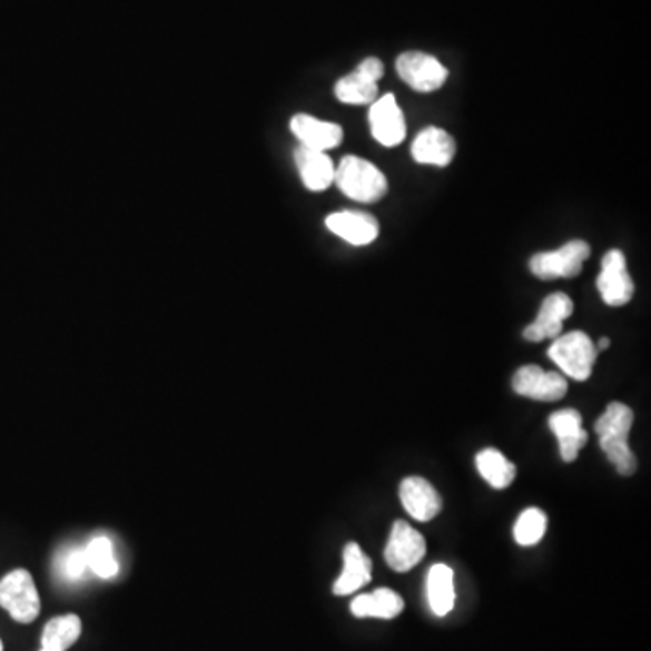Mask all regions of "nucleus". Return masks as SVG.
<instances>
[{
    "label": "nucleus",
    "mask_w": 651,
    "mask_h": 651,
    "mask_svg": "<svg viewBox=\"0 0 651 651\" xmlns=\"http://www.w3.org/2000/svg\"><path fill=\"white\" fill-rule=\"evenodd\" d=\"M396 72L416 92L438 91L448 77L445 66L422 51H405L396 58Z\"/></svg>",
    "instance_id": "obj_7"
},
{
    "label": "nucleus",
    "mask_w": 651,
    "mask_h": 651,
    "mask_svg": "<svg viewBox=\"0 0 651 651\" xmlns=\"http://www.w3.org/2000/svg\"><path fill=\"white\" fill-rule=\"evenodd\" d=\"M425 550L427 546H425L424 535L415 531L407 521L398 520L395 521L391 531L384 558L395 572H410L413 566L424 560Z\"/></svg>",
    "instance_id": "obj_8"
},
{
    "label": "nucleus",
    "mask_w": 651,
    "mask_h": 651,
    "mask_svg": "<svg viewBox=\"0 0 651 651\" xmlns=\"http://www.w3.org/2000/svg\"><path fill=\"white\" fill-rule=\"evenodd\" d=\"M384 72L386 69L378 58H366L355 71L335 83V97L349 106H372L378 98V80L384 77Z\"/></svg>",
    "instance_id": "obj_6"
},
{
    "label": "nucleus",
    "mask_w": 651,
    "mask_h": 651,
    "mask_svg": "<svg viewBox=\"0 0 651 651\" xmlns=\"http://www.w3.org/2000/svg\"><path fill=\"white\" fill-rule=\"evenodd\" d=\"M598 289L608 306H624L632 300L635 286L628 274L627 257L621 250L606 251L601 263Z\"/></svg>",
    "instance_id": "obj_9"
},
{
    "label": "nucleus",
    "mask_w": 651,
    "mask_h": 651,
    "mask_svg": "<svg viewBox=\"0 0 651 651\" xmlns=\"http://www.w3.org/2000/svg\"><path fill=\"white\" fill-rule=\"evenodd\" d=\"M372 135L384 147H395L405 138V118L393 95L376 98L369 109Z\"/></svg>",
    "instance_id": "obj_12"
},
{
    "label": "nucleus",
    "mask_w": 651,
    "mask_h": 651,
    "mask_svg": "<svg viewBox=\"0 0 651 651\" xmlns=\"http://www.w3.org/2000/svg\"><path fill=\"white\" fill-rule=\"evenodd\" d=\"M292 135L300 141L303 147L314 150L335 149L344 138L343 127L333 121L318 120L312 115H295L289 121Z\"/></svg>",
    "instance_id": "obj_14"
},
{
    "label": "nucleus",
    "mask_w": 651,
    "mask_h": 651,
    "mask_svg": "<svg viewBox=\"0 0 651 651\" xmlns=\"http://www.w3.org/2000/svg\"><path fill=\"white\" fill-rule=\"evenodd\" d=\"M574 314V303L566 294H552L541 303L540 312L531 326H526L523 337L531 343H541L545 338L560 337L563 323Z\"/></svg>",
    "instance_id": "obj_11"
},
{
    "label": "nucleus",
    "mask_w": 651,
    "mask_h": 651,
    "mask_svg": "<svg viewBox=\"0 0 651 651\" xmlns=\"http://www.w3.org/2000/svg\"><path fill=\"white\" fill-rule=\"evenodd\" d=\"M0 606L22 624L39 618L40 598L28 570H13L0 581Z\"/></svg>",
    "instance_id": "obj_4"
},
{
    "label": "nucleus",
    "mask_w": 651,
    "mask_h": 651,
    "mask_svg": "<svg viewBox=\"0 0 651 651\" xmlns=\"http://www.w3.org/2000/svg\"><path fill=\"white\" fill-rule=\"evenodd\" d=\"M512 387L517 395L532 401L558 402L566 395L569 384L560 373L545 372L540 366H523L512 376Z\"/></svg>",
    "instance_id": "obj_10"
},
{
    "label": "nucleus",
    "mask_w": 651,
    "mask_h": 651,
    "mask_svg": "<svg viewBox=\"0 0 651 651\" xmlns=\"http://www.w3.org/2000/svg\"><path fill=\"white\" fill-rule=\"evenodd\" d=\"M82 633V622L77 615L55 618L46 624L42 632V648L40 651H66L78 641Z\"/></svg>",
    "instance_id": "obj_23"
},
{
    "label": "nucleus",
    "mask_w": 651,
    "mask_h": 651,
    "mask_svg": "<svg viewBox=\"0 0 651 651\" xmlns=\"http://www.w3.org/2000/svg\"><path fill=\"white\" fill-rule=\"evenodd\" d=\"M55 570H57L58 578L63 581H78L86 575L87 570V555L86 549H66L55 558Z\"/></svg>",
    "instance_id": "obj_26"
},
{
    "label": "nucleus",
    "mask_w": 651,
    "mask_h": 651,
    "mask_svg": "<svg viewBox=\"0 0 651 651\" xmlns=\"http://www.w3.org/2000/svg\"><path fill=\"white\" fill-rule=\"evenodd\" d=\"M404 610V599L389 589H378L373 593H362L353 599L352 613L355 618L395 619Z\"/></svg>",
    "instance_id": "obj_20"
},
{
    "label": "nucleus",
    "mask_w": 651,
    "mask_h": 651,
    "mask_svg": "<svg viewBox=\"0 0 651 651\" xmlns=\"http://www.w3.org/2000/svg\"><path fill=\"white\" fill-rule=\"evenodd\" d=\"M608 346H610V338H601V341H599L598 346H595V349H598L599 352H604V349H608Z\"/></svg>",
    "instance_id": "obj_27"
},
{
    "label": "nucleus",
    "mask_w": 651,
    "mask_h": 651,
    "mask_svg": "<svg viewBox=\"0 0 651 651\" xmlns=\"http://www.w3.org/2000/svg\"><path fill=\"white\" fill-rule=\"evenodd\" d=\"M326 227L332 234L353 246L372 245L381 234V225L376 217L357 210L329 214L326 217Z\"/></svg>",
    "instance_id": "obj_13"
},
{
    "label": "nucleus",
    "mask_w": 651,
    "mask_h": 651,
    "mask_svg": "<svg viewBox=\"0 0 651 651\" xmlns=\"http://www.w3.org/2000/svg\"><path fill=\"white\" fill-rule=\"evenodd\" d=\"M401 500L407 514L416 521H431L442 511V497L424 477H405L401 485Z\"/></svg>",
    "instance_id": "obj_16"
},
{
    "label": "nucleus",
    "mask_w": 651,
    "mask_h": 651,
    "mask_svg": "<svg viewBox=\"0 0 651 651\" xmlns=\"http://www.w3.org/2000/svg\"><path fill=\"white\" fill-rule=\"evenodd\" d=\"M372 560L362 552L357 543L344 546V570L333 584L335 595H349L372 581Z\"/></svg>",
    "instance_id": "obj_19"
},
{
    "label": "nucleus",
    "mask_w": 651,
    "mask_h": 651,
    "mask_svg": "<svg viewBox=\"0 0 651 651\" xmlns=\"http://www.w3.org/2000/svg\"><path fill=\"white\" fill-rule=\"evenodd\" d=\"M0 651H2V642H0Z\"/></svg>",
    "instance_id": "obj_28"
},
{
    "label": "nucleus",
    "mask_w": 651,
    "mask_h": 651,
    "mask_svg": "<svg viewBox=\"0 0 651 651\" xmlns=\"http://www.w3.org/2000/svg\"><path fill=\"white\" fill-rule=\"evenodd\" d=\"M549 357L564 375L578 382L589 381L598 349L584 332H570L554 338L549 347Z\"/></svg>",
    "instance_id": "obj_3"
},
{
    "label": "nucleus",
    "mask_w": 651,
    "mask_h": 651,
    "mask_svg": "<svg viewBox=\"0 0 651 651\" xmlns=\"http://www.w3.org/2000/svg\"><path fill=\"white\" fill-rule=\"evenodd\" d=\"M545 532V512H541L540 509H526L514 525V540L517 545L532 546L543 540Z\"/></svg>",
    "instance_id": "obj_25"
},
{
    "label": "nucleus",
    "mask_w": 651,
    "mask_h": 651,
    "mask_svg": "<svg viewBox=\"0 0 651 651\" xmlns=\"http://www.w3.org/2000/svg\"><path fill=\"white\" fill-rule=\"evenodd\" d=\"M589 257V243L574 239L561 246L560 250L535 254L531 259V270L537 279H570L581 274L584 260Z\"/></svg>",
    "instance_id": "obj_5"
},
{
    "label": "nucleus",
    "mask_w": 651,
    "mask_h": 651,
    "mask_svg": "<svg viewBox=\"0 0 651 651\" xmlns=\"http://www.w3.org/2000/svg\"><path fill=\"white\" fill-rule=\"evenodd\" d=\"M427 601L434 615L444 618L454 608L456 593H454V572L447 564L436 563L431 566L427 574Z\"/></svg>",
    "instance_id": "obj_21"
},
{
    "label": "nucleus",
    "mask_w": 651,
    "mask_h": 651,
    "mask_svg": "<svg viewBox=\"0 0 651 651\" xmlns=\"http://www.w3.org/2000/svg\"><path fill=\"white\" fill-rule=\"evenodd\" d=\"M294 156L304 187L312 193H323L332 187L335 179V165L326 152L299 145Z\"/></svg>",
    "instance_id": "obj_18"
},
{
    "label": "nucleus",
    "mask_w": 651,
    "mask_h": 651,
    "mask_svg": "<svg viewBox=\"0 0 651 651\" xmlns=\"http://www.w3.org/2000/svg\"><path fill=\"white\" fill-rule=\"evenodd\" d=\"M86 549L87 566L92 574L101 579H111L118 574V561L115 558L112 543L106 535H98L95 540L89 541Z\"/></svg>",
    "instance_id": "obj_24"
},
{
    "label": "nucleus",
    "mask_w": 651,
    "mask_h": 651,
    "mask_svg": "<svg viewBox=\"0 0 651 651\" xmlns=\"http://www.w3.org/2000/svg\"><path fill=\"white\" fill-rule=\"evenodd\" d=\"M549 427L560 442L561 458L566 463L575 462L579 451L589 442V434L583 430V418L579 411H558L550 415Z\"/></svg>",
    "instance_id": "obj_17"
},
{
    "label": "nucleus",
    "mask_w": 651,
    "mask_h": 651,
    "mask_svg": "<svg viewBox=\"0 0 651 651\" xmlns=\"http://www.w3.org/2000/svg\"><path fill=\"white\" fill-rule=\"evenodd\" d=\"M632 425L633 411L621 402L608 404L603 416L595 422L599 445L622 476H632L637 471L635 454L628 445V434L632 431Z\"/></svg>",
    "instance_id": "obj_1"
},
{
    "label": "nucleus",
    "mask_w": 651,
    "mask_h": 651,
    "mask_svg": "<svg viewBox=\"0 0 651 651\" xmlns=\"http://www.w3.org/2000/svg\"><path fill=\"white\" fill-rule=\"evenodd\" d=\"M411 155L416 164L447 167L456 155V141L447 130L440 127H425L420 130L411 145Z\"/></svg>",
    "instance_id": "obj_15"
},
{
    "label": "nucleus",
    "mask_w": 651,
    "mask_h": 651,
    "mask_svg": "<svg viewBox=\"0 0 651 651\" xmlns=\"http://www.w3.org/2000/svg\"><path fill=\"white\" fill-rule=\"evenodd\" d=\"M341 193L358 203H376L387 194V178L372 161L361 156H344L335 169V179Z\"/></svg>",
    "instance_id": "obj_2"
},
{
    "label": "nucleus",
    "mask_w": 651,
    "mask_h": 651,
    "mask_svg": "<svg viewBox=\"0 0 651 651\" xmlns=\"http://www.w3.org/2000/svg\"><path fill=\"white\" fill-rule=\"evenodd\" d=\"M476 467L483 480L497 491L509 487L516 477V465L496 448H483L482 453H477Z\"/></svg>",
    "instance_id": "obj_22"
}]
</instances>
